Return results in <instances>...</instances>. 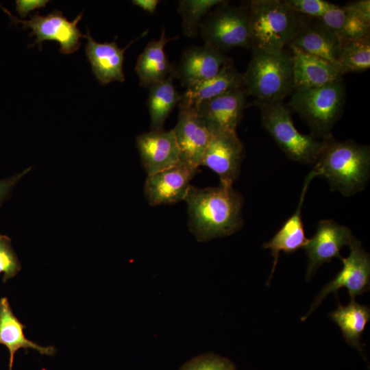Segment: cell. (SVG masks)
<instances>
[{
  "label": "cell",
  "mask_w": 370,
  "mask_h": 370,
  "mask_svg": "<svg viewBox=\"0 0 370 370\" xmlns=\"http://www.w3.org/2000/svg\"><path fill=\"white\" fill-rule=\"evenodd\" d=\"M187 204L188 225L199 242L230 236L243 223V196L232 186H190L184 199Z\"/></svg>",
  "instance_id": "cell-1"
},
{
  "label": "cell",
  "mask_w": 370,
  "mask_h": 370,
  "mask_svg": "<svg viewBox=\"0 0 370 370\" xmlns=\"http://www.w3.org/2000/svg\"><path fill=\"white\" fill-rule=\"evenodd\" d=\"M317 176L327 180L330 189L344 196L362 190L369 177L370 148L352 140H328L314 164Z\"/></svg>",
  "instance_id": "cell-2"
},
{
  "label": "cell",
  "mask_w": 370,
  "mask_h": 370,
  "mask_svg": "<svg viewBox=\"0 0 370 370\" xmlns=\"http://www.w3.org/2000/svg\"><path fill=\"white\" fill-rule=\"evenodd\" d=\"M249 10L250 49L282 51L297 33L301 15L281 0H252Z\"/></svg>",
  "instance_id": "cell-3"
},
{
  "label": "cell",
  "mask_w": 370,
  "mask_h": 370,
  "mask_svg": "<svg viewBox=\"0 0 370 370\" xmlns=\"http://www.w3.org/2000/svg\"><path fill=\"white\" fill-rule=\"evenodd\" d=\"M345 93L343 78L319 87L296 88L288 107L306 123L310 134L328 140L343 112Z\"/></svg>",
  "instance_id": "cell-4"
},
{
  "label": "cell",
  "mask_w": 370,
  "mask_h": 370,
  "mask_svg": "<svg viewBox=\"0 0 370 370\" xmlns=\"http://www.w3.org/2000/svg\"><path fill=\"white\" fill-rule=\"evenodd\" d=\"M243 73V89L260 101H283L294 91L293 66L289 51L271 53L251 49Z\"/></svg>",
  "instance_id": "cell-5"
},
{
  "label": "cell",
  "mask_w": 370,
  "mask_h": 370,
  "mask_svg": "<svg viewBox=\"0 0 370 370\" xmlns=\"http://www.w3.org/2000/svg\"><path fill=\"white\" fill-rule=\"evenodd\" d=\"M256 104L260 110L262 126L285 155L293 161L314 165L328 140L299 132L290 109L283 101H257Z\"/></svg>",
  "instance_id": "cell-6"
},
{
  "label": "cell",
  "mask_w": 370,
  "mask_h": 370,
  "mask_svg": "<svg viewBox=\"0 0 370 370\" xmlns=\"http://www.w3.org/2000/svg\"><path fill=\"white\" fill-rule=\"evenodd\" d=\"M249 22L247 3L234 6L225 1L204 18L199 33L205 44L224 53L236 47L249 49Z\"/></svg>",
  "instance_id": "cell-7"
},
{
  "label": "cell",
  "mask_w": 370,
  "mask_h": 370,
  "mask_svg": "<svg viewBox=\"0 0 370 370\" xmlns=\"http://www.w3.org/2000/svg\"><path fill=\"white\" fill-rule=\"evenodd\" d=\"M3 10L10 16L11 23L14 25L21 24L23 29H29V36H35L36 38L32 47L37 45L42 50V42L45 40L55 41L59 43V51L63 54H71L77 51L82 43L80 38H86L77 27L83 14H78L72 21L64 16L60 10L42 16L38 12L29 16V20L19 19L2 7Z\"/></svg>",
  "instance_id": "cell-8"
},
{
  "label": "cell",
  "mask_w": 370,
  "mask_h": 370,
  "mask_svg": "<svg viewBox=\"0 0 370 370\" xmlns=\"http://www.w3.org/2000/svg\"><path fill=\"white\" fill-rule=\"evenodd\" d=\"M349 246L350 251L348 257L341 258L343 262L342 269L320 291L308 312L301 318V321L306 320L329 293H332L337 297L338 290L346 288L350 299H354L356 296L369 290V254L363 249L360 241L355 237L353 238Z\"/></svg>",
  "instance_id": "cell-9"
},
{
  "label": "cell",
  "mask_w": 370,
  "mask_h": 370,
  "mask_svg": "<svg viewBox=\"0 0 370 370\" xmlns=\"http://www.w3.org/2000/svg\"><path fill=\"white\" fill-rule=\"evenodd\" d=\"M244 155V146L236 132L211 134L200 166L214 172L221 184L232 186L239 175Z\"/></svg>",
  "instance_id": "cell-10"
},
{
  "label": "cell",
  "mask_w": 370,
  "mask_h": 370,
  "mask_svg": "<svg viewBox=\"0 0 370 370\" xmlns=\"http://www.w3.org/2000/svg\"><path fill=\"white\" fill-rule=\"evenodd\" d=\"M354 237L348 227L333 219L319 221L314 236L304 247L308 258L306 280H309L322 264L330 262L334 258L341 259V249L349 245Z\"/></svg>",
  "instance_id": "cell-11"
},
{
  "label": "cell",
  "mask_w": 370,
  "mask_h": 370,
  "mask_svg": "<svg viewBox=\"0 0 370 370\" xmlns=\"http://www.w3.org/2000/svg\"><path fill=\"white\" fill-rule=\"evenodd\" d=\"M197 170L198 168L180 161L173 166L148 175L144 195L149 204L155 206L184 201Z\"/></svg>",
  "instance_id": "cell-12"
},
{
  "label": "cell",
  "mask_w": 370,
  "mask_h": 370,
  "mask_svg": "<svg viewBox=\"0 0 370 370\" xmlns=\"http://www.w3.org/2000/svg\"><path fill=\"white\" fill-rule=\"evenodd\" d=\"M229 59L224 52L208 44L189 47L175 66L174 78L187 88L217 75Z\"/></svg>",
  "instance_id": "cell-13"
},
{
  "label": "cell",
  "mask_w": 370,
  "mask_h": 370,
  "mask_svg": "<svg viewBox=\"0 0 370 370\" xmlns=\"http://www.w3.org/2000/svg\"><path fill=\"white\" fill-rule=\"evenodd\" d=\"M178 107L177 122L173 130L180 149V161L199 168L211 133L197 109L180 104Z\"/></svg>",
  "instance_id": "cell-14"
},
{
  "label": "cell",
  "mask_w": 370,
  "mask_h": 370,
  "mask_svg": "<svg viewBox=\"0 0 370 370\" xmlns=\"http://www.w3.org/2000/svg\"><path fill=\"white\" fill-rule=\"evenodd\" d=\"M289 45L328 61L338 69L343 43L319 18L301 15L297 33Z\"/></svg>",
  "instance_id": "cell-15"
},
{
  "label": "cell",
  "mask_w": 370,
  "mask_h": 370,
  "mask_svg": "<svg viewBox=\"0 0 370 370\" xmlns=\"http://www.w3.org/2000/svg\"><path fill=\"white\" fill-rule=\"evenodd\" d=\"M247 97L243 88H240L202 102L197 110L209 132H236L247 107Z\"/></svg>",
  "instance_id": "cell-16"
},
{
  "label": "cell",
  "mask_w": 370,
  "mask_h": 370,
  "mask_svg": "<svg viewBox=\"0 0 370 370\" xmlns=\"http://www.w3.org/2000/svg\"><path fill=\"white\" fill-rule=\"evenodd\" d=\"M136 143L147 175L169 169L180 162V149L173 129L141 133L136 136Z\"/></svg>",
  "instance_id": "cell-17"
},
{
  "label": "cell",
  "mask_w": 370,
  "mask_h": 370,
  "mask_svg": "<svg viewBox=\"0 0 370 370\" xmlns=\"http://www.w3.org/2000/svg\"><path fill=\"white\" fill-rule=\"evenodd\" d=\"M145 31L141 36L132 40L125 48H120L116 43V38L104 43L95 40L87 31V42L85 53L92 71L101 85L113 82H123L125 79L123 71L124 54L125 50L136 40L147 34Z\"/></svg>",
  "instance_id": "cell-18"
},
{
  "label": "cell",
  "mask_w": 370,
  "mask_h": 370,
  "mask_svg": "<svg viewBox=\"0 0 370 370\" xmlns=\"http://www.w3.org/2000/svg\"><path fill=\"white\" fill-rule=\"evenodd\" d=\"M315 177L317 175L313 170L306 175L295 212L284 222L273 237L262 245L263 248L270 249L273 258L271 273L267 284L275 271L280 253L283 251L292 254L304 247L308 240L305 236L301 211L309 184Z\"/></svg>",
  "instance_id": "cell-19"
},
{
  "label": "cell",
  "mask_w": 370,
  "mask_h": 370,
  "mask_svg": "<svg viewBox=\"0 0 370 370\" xmlns=\"http://www.w3.org/2000/svg\"><path fill=\"white\" fill-rule=\"evenodd\" d=\"M293 66L294 90L319 87L337 81L343 76L328 61L288 45Z\"/></svg>",
  "instance_id": "cell-20"
},
{
  "label": "cell",
  "mask_w": 370,
  "mask_h": 370,
  "mask_svg": "<svg viewBox=\"0 0 370 370\" xmlns=\"http://www.w3.org/2000/svg\"><path fill=\"white\" fill-rule=\"evenodd\" d=\"M178 38H167L163 28L159 39L147 43L138 57L135 66V72L142 87L149 88L173 74L175 65L169 62L164 47L167 42Z\"/></svg>",
  "instance_id": "cell-21"
},
{
  "label": "cell",
  "mask_w": 370,
  "mask_h": 370,
  "mask_svg": "<svg viewBox=\"0 0 370 370\" xmlns=\"http://www.w3.org/2000/svg\"><path fill=\"white\" fill-rule=\"evenodd\" d=\"M240 88H243V73L230 58L217 75L187 88L178 105L197 109L202 102Z\"/></svg>",
  "instance_id": "cell-22"
},
{
  "label": "cell",
  "mask_w": 370,
  "mask_h": 370,
  "mask_svg": "<svg viewBox=\"0 0 370 370\" xmlns=\"http://www.w3.org/2000/svg\"><path fill=\"white\" fill-rule=\"evenodd\" d=\"M25 326L14 314L8 299H0V344L10 352L9 370H12L15 353L21 348L33 349L41 354L51 356L56 349L53 346L43 347L27 338Z\"/></svg>",
  "instance_id": "cell-23"
},
{
  "label": "cell",
  "mask_w": 370,
  "mask_h": 370,
  "mask_svg": "<svg viewBox=\"0 0 370 370\" xmlns=\"http://www.w3.org/2000/svg\"><path fill=\"white\" fill-rule=\"evenodd\" d=\"M338 304V308L329 313L330 317L340 328L345 341L362 353L360 339L370 319L369 308L359 304L353 299H350L346 306H342L339 302Z\"/></svg>",
  "instance_id": "cell-24"
},
{
  "label": "cell",
  "mask_w": 370,
  "mask_h": 370,
  "mask_svg": "<svg viewBox=\"0 0 370 370\" xmlns=\"http://www.w3.org/2000/svg\"><path fill=\"white\" fill-rule=\"evenodd\" d=\"M174 75L149 87L147 107L151 130H162L165 121L182 99L173 85Z\"/></svg>",
  "instance_id": "cell-25"
},
{
  "label": "cell",
  "mask_w": 370,
  "mask_h": 370,
  "mask_svg": "<svg viewBox=\"0 0 370 370\" xmlns=\"http://www.w3.org/2000/svg\"><path fill=\"white\" fill-rule=\"evenodd\" d=\"M370 67V36L343 43L338 70L343 76L349 73H361Z\"/></svg>",
  "instance_id": "cell-26"
},
{
  "label": "cell",
  "mask_w": 370,
  "mask_h": 370,
  "mask_svg": "<svg viewBox=\"0 0 370 370\" xmlns=\"http://www.w3.org/2000/svg\"><path fill=\"white\" fill-rule=\"evenodd\" d=\"M224 1L223 0L180 1L177 12L182 18V28L184 35L190 38L197 37L204 18L214 8Z\"/></svg>",
  "instance_id": "cell-27"
},
{
  "label": "cell",
  "mask_w": 370,
  "mask_h": 370,
  "mask_svg": "<svg viewBox=\"0 0 370 370\" xmlns=\"http://www.w3.org/2000/svg\"><path fill=\"white\" fill-rule=\"evenodd\" d=\"M343 8L345 10V21L341 36L342 43L369 35L370 19L360 15L349 3Z\"/></svg>",
  "instance_id": "cell-28"
},
{
  "label": "cell",
  "mask_w": 370,
  "mask_h": 370,
  "mask_svg": "<svg viewBox=\"0 0 370 370\" xmlns=\"http://www.w3.org/2000/svg\"><path fill=\"white\" fill-rule=\"evenodd\" d=\"M179 370H236V367L227 358L209 352L193 358Z\"/></svg>",
  "instance_id": "cell-29"
},
{
  "label": "cell",
  "mask_w": 370,
  "mask_h": 370,
  "mask_svg": "<svg viewBox=\"0 0 370 370\" xmlns=\"http://www.w3.org/2000/svg\"><path fill=\"white\" fill-rule=\"evenodd\" d=\"M21 269V263L12 247L10 238L0 234V274L3 273V282L14 278Z\"/></svg>",
  "instance_id": "cell-30"
},
{
  "label": "cell",
  "mask_w": 370,
  "mask_h": 370,
  "mask_svg": "<svg viewBox=\"0 0 370 370\" xmlns=\"http://www.w3.org/2000/svg\"><path fill=\"white\" fill-rule=\"evenodd\" d=\"M296 13L314 18L322 16L334 3L323 0H284Z\"/></svg>",
  "instance_id": "cell-31"
},
{
  "label": "cell",
  "mask_w": 370,
  "mask_h": 370,
  "mask_svg": "<svg viewBox=\"0 0 370 370\" xmlns=\"http://www.w3.org/2000/svg\"><path fill=\"white\" fill-rule=\"evenodd\" d=\"M319 18L327 27L332 29L341 40L345 21V10L343 6L333 4V5Z\"/></svg>",
  "instance_id": "cell-32"
},
{
  "label": "cell",
  "mask_w": 370,
  "mask_h": 370,
  "mask_svg": "<svg viewBox=\"0 0 370 370\" xmlns=\"http://www.w3.org/2000/svg\"><path fill=\"white\" fill-rule=\"evenodd\" d=\"M30 169L31 168L29 167L21 173H17L10 177L0 180V207L10 197L14 186Z\"/></svg>",
  "instance_id": "cell-33"
},
{
  "label": "cell",
  "mask_w": 370,
  "mask_h": 370,
  "mask_svg": "<svg viewBox=\"0 0 370 370\" xmlns=\"http://www.w3.org/2000/svg\"><path fill=\"white\" fill-rule=\"evenodd\" d=\"M49 2L46 0H16V10L21 17L25 18L29 12L45 8Z\"/></svg>",
  "instance_id": "cell-34"
},
{
  "label": "cell",
  "mask_w": 370,
  "mask_h": 370,
  "mask_svg": "<svg viewBox=\"0 0 370 370\" xmlns=\"http://www.w3.org/2000/svg\"><path fill=\"white\" fill-rule=\"evenodd\" d=\"M160 1L158 0H133L132 3L146 12L154 14Z\"/></svg>",
  "instance_id": "cell-35"
}]
</instances>
